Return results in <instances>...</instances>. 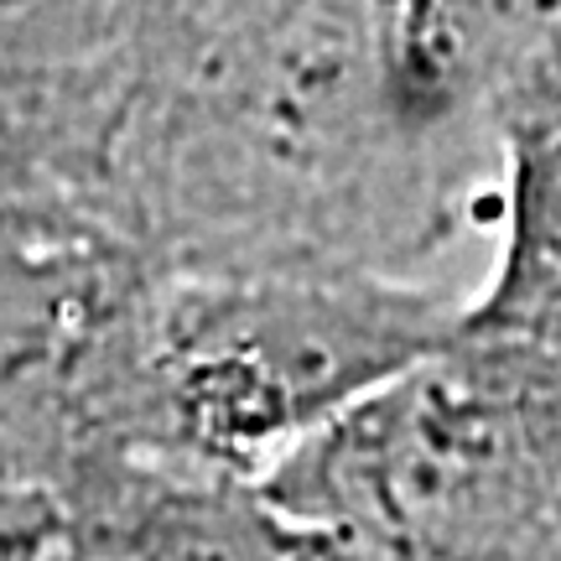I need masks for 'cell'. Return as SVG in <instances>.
<instances>
[{
  "label": "cell",
  "mask_w": 561,
  "mask_h": 561,
  "mask_svg": "<svg viewBox=\"0 0 561 561\" xmlns=\"http://www.w3.org/2000/svg\"><path fill=\"white\" fill-rule=\"evenodd\" d=\"M261 510L333 551L468 557L561 536V322L479 318L312 426Z\"/></svg>",
  "instance_id": "obj_1"
},
{
  "label": "cell",
  "mask_w": 561,
  "mask_h": 561,
  "mask_svg": "<svg viewBox=\"0 0 561 561\" xmlns=\"http://www.w3.org/2000/svg\"><path fill=\"white\" fill-rule=\"evenodd\" d=\"M462 307L348 280L182 291L157 339L167 432L203 462L271 468L312 426L437 348Z\"/></svg>",
  "instance_id": "obj_2"
}]
</instances>
